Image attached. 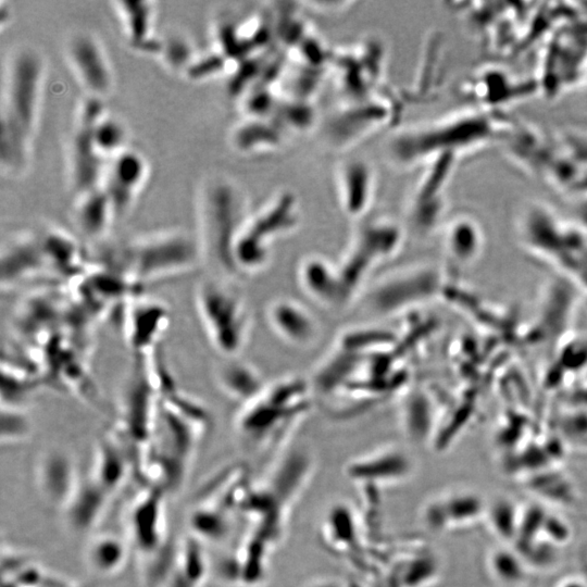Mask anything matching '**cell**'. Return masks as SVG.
<instances>
[{
	"label": "cell",
	"instance_id": "obj_19",
	"mask_svg": "<svg viewBox=\"0 0 587 587\" xmlns=\"http://www.w3.org/2000/svg\"><path fill=\"white\" fill-rule=\"evenodd\" d=\"M214 379L218 389L240 405L257 398L266 387L260 372L250 363L236 358H223Z\"/></svg>",
	"mask_w": 587,
	"mask_h": 587
},
{
	"label": "cell",
	"instance_id": "obj_20",
	"mask_svg": "<svg viewBox=\"0 0 587 587\" xmlns=\"http://www.w3.org/2000/svg\"><path fill=\"white\" fill-rule=\"evenodd\" d=\"M73 220L80 234L90 239H100L116 220L109 198L101 187L76 195Z\"/></svg>",
	"mask_w": 587,
	"mask_h": 587
},
{
	"label": "cell",
	"instance_id": "obj_22",
	"mask_svg": "<svg viewBox=\"0 0 587 587\" xmlns=\"http://www.w3.org/2000/svg\"><path fill=\"white\" fill-rule=\"evenodd\" d=\"M130 545L113 534L93 535L87 542L84 560L89 571L99 576H113L127 563Z\"/></svg>",
	"mask_w": 587,
	"mask_h": 587
},
{
	"label": "cell",
	"instance_id": "obj_16",
	"mask_svg": "<svg viewBox=\"0 0 587 587\" xmlns=\"http://www.w3.org/2000/svg\"><path fill=\"white\" fill-rule=\"evenodd\" d=\"M266 320L273 332L296 347H310L320 337L321 328L313 313L300 302L280 298L266 309Z\"/></svg>",
	"mask_w": 587,
	"mask_h": 587
},
{
	"label": "cell",
	"instance_id": "obj_12",
	"mask_svg": "<svg viewBox=\"0 0 587 587\" xmlns=\"http://www.w3.org/2000/svg\"><path fill=\"white\" fill-rule=\"evenodd\" d=\"M124 317V335L135 355L152 353L168 323L164 303L150 298L130 300Z\"/></svg>",
	"mask_w": 587,
	"mask_h": 587
},
{
	"label": "cell",
	"instance_id": "obj_6",
	"mask_svg": "<svg viewBox=\"0 0 587 587\" xmlns=\"http://www.w3.org/2000/svg\"><path fill=\"white\" fill-rule=\"evenodd\" d=\"M199 321L213 349L222 358H236L250 336V314L230 278L211 274L195 289Z\"/></svg>",
	"mask_w": 587,
	"mask_h": 587
},
{
	"label": "cell",
	"instance_id": "obj_2",
	"mask_svg": "<svg viewBox=\"0 0 587 587\" xmlns=\"http://www.w3.org/2000/svg\"><path fill=\"white\" fill-rule=\"evenodd\" d=\"M209 425V412L200 402L173 385L162 388L139 462L142 472L157 480L155 487L178 488Z\"/></svg>",
	"mask_w": 587,
	"mask_h": 587
},
{
	"label": "cell",
	"instance_id": "obj_7",
	"mask_svg": "<svg viewBox=\"0 0 587 587\" xmlns=\"http://www.w3.org/2000/svg\"><path fill=\"white\" fill-rule=\"evenodd\" d=\"M401 228L389 222H373L360 227L336 264L350 300L365 288L374 271L394 258L402 243Z\"/></svg>",
	"mask_w": 587,
	"mask_h": 587
},
{
	"label": "cell",
	"instance_id": "obj_10",
	"mask_svg": "<svg viewBox=\"0 0 587 587\" xmlns=\"http://www.w3.org/2000/svg\"><path fill=\"white\" fill-rule=\"evenodd\" d=\"M164 492L152 486L142 490L127 514L128 544L146 559L161 551L167 544Z\"/></svg>",
	"mask_w": 587,
	"mask_h": 587
},
{
	"label": "cell",
	"instance_id": "obj_15",
	"mask_svg": "<svg viewBox=\"0 0 587 587\" xmlns=\"http://www.w3.org/2000/svg\"><path fill=\"white\" fill-rule=\"evenodd\" d=\"M297 276L304 294L322 307L338 309L351 301L337 265L322 257L303 259Z\"/></svg>",
	"mask_w": 587,
	"mask_h": 587
},
{
	"label": "cell",
	"instance_id": "obj_14",
	"mask_svg": "<svg viewBox=\"0 0 587 587\" xmlns=\"http://www.w3.org/2000/svg\"><path fill=\"white\" fill-rule=\"evenodd\" d=\"M35 475L43 499L60 510L67 503L80 480L71 455L52 447L38 457Z\"/></svg>",
	"mask_w": 587,
	"mask_h": 587
},
{
	"label": "cell",
	"instance_id": "obj_24",
	"mask_svg": "<svg viewBox=\"0 0 587 587\" xmlns=\"http://www.w3.org/2000/svg\"><path fill=\"white\" fill-rule=\"evenodd\" d=\"M429 404L420 390H410L400 404L402 429L412 440H423L429 430Z\"/></svg>",
	"mask_w": 587,
	"mask_h": 587
},
{
	"label": "cell",
	"instance_id": "obj_13",
	"mask_svg": "<svg viewBox=\"0 0 587 587\" xmlns=\"http://www.w3.org/2000/svg\"><path fill=\"white\" fill-rule=\"evenodd\" d=\"M39 275L51 276L41 233L27 232L8 240L1 252L2 285H14Z\"/></svg>",
	"mask_w": 587,
	"mask_h": 587
},
{
	"label": "cell",
	"instance_id": "obj_1",
	"mask_svg": "<svg viewBox=\"0 0 587 587\" xmlns=\"http://www.w3.org/2000/svg\"><path fill=\"white\" fill-rule=\"evenodd\" d=\"M46 65L34 46L17 45L2 63L0 165L9 177L27 170L42 101Z\"/></svg>",
	"mask_w": 587,
	"mask_h": 587
},
{
	"label": "cell",
	"instance_id": "obj_17",
	"mask_svg": "<svg viewBox=\"0 0 587 587\" xmlns=\"http://www.w3.org/2000/svg\"><path fill=\"white\" fill-rule=\"evenodd\" d=\"M110 494L93 478L80 477V480L64 505L62 516L65 526L74 534L90 532L101 520Z\"/></svg>",
	"mask_w": 587,
	"mask_h": 587
},
{
	"label": "cell",
	"instance_id": "obj_26",
	"mask_svg": "<svg viewBox=\"0 0 587 587\" xmlns=\"http://www.w3.org/2000/svg\"><path fill=\"white\" fill-rule=\"evenodd\" d=\"M32 433V422L25 408L1 405V442L16 444L27 439Z\"/></svg>",
	"mask_w": 587,
	"mask_h": 587
},
{
	"label": "cell",
	"instance_id": "obj_8",
	"mask_svg": "<svg viewBox=\"0 0 587 587\" xmlns=\"http://www.w3.org/2000/svg\"><path fill=\"white\" fill-rule=\"evenodd\" d=\"M438 274L427 265H411L385 274L366 292V307L375 316L400 315L427 302L439 287Z\"/></svg>",
	"mask_w": 587,
	"mask_h": 587
},
{
	"label": "cell",
	"instance_id": "obj_9",
	"mask_svg": "<svg viewBox=\"0 0 587 587\" xmlns=\"http://www.w3.org/2000/svg\"><path fill=\"white\" fill-rule=\"evenodd\" d=\"M63 57L85 92V97L104 100L115 86L112 63L100 39L90 30H72L63 41Z\"/></svg>",
	"mask_w": 587,
	"mask_h": 587
},
{
	"label": "cell",
	"instance_id": "obj_27",
	"mask_svg": "<svg viewBox=\"0 0 587 587\" xmlns=\"http://www.w3.org/2000/svg\"><path fill=\"white\" fill-rule=\"evenodd\" d=\"M562 587H584V586L577 582H569L564 584Z\"/></svg>",
	"mask_w": 587,
	"mask_h": 587
},
{
	"label": "cell",
	"instance_id": "obj_3",
	"mask_svg": "<svg viewBox=\"0 0 587 587\" xmlns=\"http://www.w3.org/2000/svg\"><path fill=\"white\" fill-rule=\"evenodd\" d=\"M230 183L222 177L202 182L197 198V235L202 264L211 274L232 278L237 274L233 250L246 222L242 203Z\"/></svg>",
	"mask_w": 587,
	"mask_h": 587
},
{
	"label": "cell",
	"instance_id": "obj_5",
	"mask_svg": "<svg viewBox=\"0 0 587 587\" xmlns=\"http://www.w3.org/2000/svg\"><path fill=\"white\" fill-rule=\"evenodd\" d=\"M310 380L290 376L267 384L253 400L241 405L235 432L248 446H261L296 425L313 407Z\"/></svg>",
	"mask_w": 587,
	"mask_h": 587
},
{
	"label": "cell",
	"instance_id": "obj_25",
	"mask_svg": "<svg viewBox=\"0 0 587 587\" xmlns=\"http://www.w3.org/2000/svg\"><path fill=\"white\" fill-rule=\"evenodd\" d=\"M192 52L193 48L186 37L180 34H171L161 39L158 53L167 68L186 72L195 59Z\"/></svg>",
	"mask_w": 587,
	"mask_h": 587
},
{
	"label": "cell",
	"instance_id": "obj_4",
	"mask_svg": "<svg viewBox=\"0 0 587 587\" xmlns=\"http://www.w3.org/2000/svg\"><path fill=\"white\" fill-rule=\"evenodd\" d=\"M111 270L136 286L176 276L202 264L196 237L177 229L135 237L112 251Z\"/></svg>",
	"mask_w": 587,
	"mask_h": 587
},
{
	"label": "cell",
	"instance_id": "obj_18",
	"mask_svg": "<svg viewBox=\"0 0 587 587\" xmlns=\"http://www.w3.org/2000/svg\"><path fill=\"white\" fill-rule=\"evenodd\" d=\"M114 11L128 45L139 52H159L160 41L154 37L155 4L150 1H115Z\"/></svg>",
	"mask_w": 587,
	"mask_h": 587
},
{
	"label": "cell",
	"instance_id": "obj_23",
	"mask_svg": "<svg viewBox=\"0 0 587 587\" xmlns=\"http://www.w3.org/2000/svg\"><path fill=\"white\" fill-rule=\"evenodd\" d=\"M410 467L409 457L398 448H385L359 459L350 465L357 476L402 475Z\"/></svg>",
	"mask_w": 587,
	"mask_h": 587
},
{
	"label": "cell",
	"instance_id": "obj_21",
	"mask_svg": "<svg viewBox=\"0 0 587 587\" xmlns=\"http://www.w3.org/2000/svg\"><path fill=\"white\" fill-rule=\"evenodd\" d=\"M208 573L200 540L190 535L176 545L173 565L160 587H202Z\"/></svg>",
	"mask_w": 587,
	"mask_h": 587
},
{
	"label": "cell",
	"instance_id": "obj_11",
	"mask_svg": "<svg viewBox=\"0 0 587 587\" xmlns=\"http://www.w3.org/2000/svg\"><path fill=\"white\" fill-rule=\"evenodd\" d=\"M148 174L147 160L135 150L126 149L108 161L100 187L109 198L116 220L130 210Z\"/></svg>",
	"mask_w": 587,
	"mask_h": 587
}]
</instances>
